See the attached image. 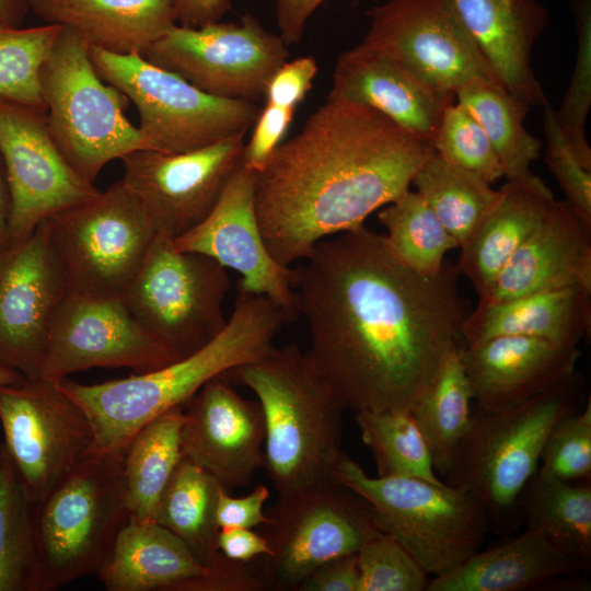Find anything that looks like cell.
<instances>
[{
  "label": "cell",
  "mask_w": 591,
  "mask_h": 591,
  "mask_svg": "<svg viewBox=\"0 0 591 591\" xmlns=\"http://www.w3.org/2000/svg\"><path fill=\"white\" fill-rule=\"evenodd\" d=\"M564 288L591 292V227L565 200H556L542 223L477 294V305Z\"/></svg>",
  "instance_id": "22"
},
{
  "label": "cell",
  "mask_w": 591,
  "mask_h": 591,
  "mask_svg": "<svg viewBox=\"0 0 591 591\" xmlns=\"http://www.w3.org/2000/svg\"><path fill=\"white\" fill-rule=\"evenodd\" d=\"M577 31V54L569 85L555 111L559 128L583 167L591 171L586 126L591 105V0H570Z\"/></svg>",
  "instance_id": "41"
},
{
  "label": "cell",
  "mask_w": 591,
  "mask_h": 591,
  "mask_svg": "<svg viewBox=\"0 0 591 591\" xmlns=\"http://www.w3.org/2000/svg\"><path fill=\"white\" fill-rule=\"evenodd\" d=\"M177 359L132 315L123 298L67 293L53 320L37 376L60 382L92 368L146 373Z\"/></svg>",
  "instance_id": "16"
},
{
  "label": "cell",
  "mask_w": 591,
  "mask_h": 591,
  "mask_svg": "<svg viewBox=\"0 0 591 591\" xmlns=\"http://www.w3.org/2000/svg\"><path fill=\"white\" fill-rule=\"evenodd\" d=\"M231 5V0H176L177 24L199 27L221 21Z\"/></svg>",
  "instance_id": "53"
},
{
  "label": "cell",
  "mask_w": 591,
  "mask_h": 591,
  "mask_svg": "<svg viewBox=\"0 0 591 591\" xmlns=\"http://www.w3.org/2000/svg\"><path fill=\"white\" fill-rule=\"evenodd\" d=\"M67 294L46 219L0 253V364L36 378Z\"/></svg>",
  "instance_id": "20"
},
{
  "label": "cell",
  "mask_w": 591,
  "mask_h": 591,
  "mask_svg": "<svg viewBox=\"0 0 591 591\" xmlns=\"http://www.w3.org/2000/svg\"><path fill=\"white\" fill-rule=\"evenodd\" d=\"M543 107L546 164L565 193V201L588 227H591V171L581 165L565 139L555 111L549 104Z\"/></svg>",
  "instance_id": "45"
},
{
  "label": "cell",
  "mask_w": 591,
  "mask_h": 591,
  "mask_svg": "<svg viewBox=\"0 0 591 591\" xmlns=\"http://www.w3.org/2000/svg\"><path fill=\"white\" fill-rule=\"evenodd\" d=\"M502 86L530 106L548 104L531 65L532 48L548 23L538 0H452Z\"/></svg>",
  "instance_id": "25"
},
{
  "label": "cell",
  "mask_w": 591,
  "mask_h": 591,
  "mask_svg": "<svg viewBox=\"0 0 591 591\" xmlns=\"http://www.w3.org/2000/svg\"><path fill=\"white\" fill-rule=\"evenodd\" d=\"M0 424L9 456L33 503L88 454L93 430L60 382L36 376L0 385Z\"/></svg>",
  "instance_id": "15"
},
{
  "label": "cell",
  "mask_w": 591,
  "mask_h": 591,
  "mask_svg": "<svg viewBox=\"0 0 591 591\" xmlns=\"http://www.w3.org/2000/svg\"><path fill=\"white\" fill-rule=\"evenodd\" d=\"M432 142L381 112L327 97L255 173V209L273 257L290 267L322 240L363 227L409 189Z\"/></svg>",
  "instance_id": "2"
},
{
  "label": "cell",
  "mask_w": 591,
  "mask_h": 591,
  "mask_svg": "<svg viewBox=\"0 0 591 591\" xmlns=\"http://www.w3.org/2000/svg\"><path fill=\"white\" fill-rule=\"evenodd\" d=\"M262 528L271 555L256 558L269 589L297 590L324 563L357 553L382 532L368 505L334 478L278 497Z\"/></svg>",
  "instance_id": "12"
},
{
  "label": "cell",
  "mask_w": 591,
  "mask_h": 591,
  "mask_svg": "<svg viewBox=\"0 0 591 591\" xmlns=\"http://www.w3.org/2000/svg\"><path fill=\"white\" fill-rule=\"evenodd\" d=\"M520 512L582 570L591 565V480L570 482L536 472L525 486Z\"/></svg>",
  "instance_id": "31"
},
{
  "label": "cell",
  "mask_w": 591,
  "mask_h": 591,
  "mask_svg": "<svg viewBox=\"0 0 591 591\" xmlns=\"http://www.w3.org/2000/svg\"><path fill=\"white\" fill-rule=\"evenodd\" d=\"M432 146L434 153L445 162L473 172L490 184L505 176L484 129L456 101L444 108Z\"/></svg>",
  "instance_id": "42"
},
{
  "label": "cell",
  "mask_w": 591,
  "mask_h": 591,
  "mask_svg": "<svg viewBox=\"0 0 591 591\" xmlns=\"http://www.w3.org/2000/svg\"><path fill=\"white\" fill-rule=\"evenodd\" d=\"M227 269L209 256L177 250L158 233L123 296L132 315L178 359L202 348L225 327Z\"/></svg>",
  "instance_id": "11"
},
{
  "label": "cell",
  "mask_w": 591,
  "mask_h": 591,
  "mask_svg": "<svg viewBox=\"0 0 591 591\" xmlns=\"http://www.w3.org/2000/svg\"><path fill=\"white\" fill-rule=\"evenodd\" d=\"M412 184L459 247L500 196V190L483 177L445 162L434 152L419 167Z\"/></svg>",
  "instance_id": "36"
},
{
  "label": "cell",
  "mask_w": 591,
  "mask_h": 591,
  "mask_svg": "<svg viewBox=\"0 0 591 591\" xmlns=\"http://www.w3.org/2000/svg\"><path fill=\"white\" fill-rule=\"evenodd\" d=\"M270 490L263 484L256 485L251 493L242 497H232L225 487H221L216 506L218 529L258 528L267 524L269 518L264 509Z\"/></svg>",
  "instance_id": "49"
},
{
  "label": "cell",
  "mask_w": 591,
  "mask_h": 591,
  "mask_svg": "<svg viewBox=\"0 0 591 591\" xmlns=\"http://www.w3.org/2000/svg\"><path fill=\"white\" fill-rule=\"evenodd\" d=\"M358 591H424L428 573L393 537L381 533L358 552Z\"/></svg>",
  "instance_id": "43"
},
{
  "label": "cell",
  "mask_w": 591,
  "mask_h": 591,
  "mask_svg": "<svg viewBox=\"0 0 591 591\" xmlns=\"http://www.w3.org/2000/svg\"><path fill=\"white\" fill-rule=\"evenodd\" d=\"M317 63L312 56L285 61L271 76L265 90V103L297 108L313 86Z\"/></svg>",
  "instance_id": "48"
},
{
  "label": "cell",
  "mask_w": 591,
  "mask_h": 591,
  "mask_svg": "<svg viewBox=\"0 0 591 591\" xmlns=\"http://www.w3.org/2000/svg\"><path fill=\"white\" fill-rule=\"evenodd\" d=\"M173 245L211 257L240 274L237 290L260 294L294 321L299 315L294 290L297 268L279 264L262 234L255 209V172L241 163L230 176L209 215Z\"/></svg>",
  "instance_id": "19"
},
{
  "label": "cell",
  "mask_w": 591,
  "mask_h": 591,
  "mask_svg": "<svg viewBox=\"0 0 591 591\" xmlns=\"http://www.w3.org/2000/svg\"><path fill=\"white\" fill-rule=\"evenodd\" d=\"M217 543L223 555L237 561L251 563L273 553L266 537L247 528L220 529Z\"/></svg>",
  "instance_id": "51"
},
{
  "label": "cell",
  "mask_w": 591,
  "mask_h": 591,
  "mask_svg": "<svg viewBox=\"0 0 591 591\" xmlns=\"http://www.w3.org/2000/svg\"><path fill=\"white\" fill-rule=\"evenodd\" d=\"M184 405L155 417L129 442L123 459L125 500L130 517L154 521L160 497L183 456Z\"/></svg>",
  "instance_id": "32"
},
{
  "label": "cell",
  "mask_w": 591,
  "mask_h": 591,
  "mask_svg": "<svg viewBox=\"0 0 591 591\" xmlns=\"http://www.w3.org/2000/svg\"><path fill=\"white\" fill-rule=\"evenodd\" d=\"M582 570L541 532L526 525L507 542L477 551L455 569L429 579L427 591H519Z\"/></svg>",
  "instance_id": "29"
},
{
  "label": "cell",
  "mask_w": 591,
  "mask_h": 591,
  "mask_svg": "<svg viewBox=\"0 0 591 591\" xmlns=\"http://www.w3.org/2000/svg\"><path fill=\"white\" fill-rule=\"evenodd\" d=\"M50 134L71 167L94 184L103 167L136 150H151L125 116L129 100L96 72L90 45L61 27L39 71Z\"/></svg>",
  "instance_id": "8"
},
{
  "label": "cell",
  "mask_w": 591,
  "mask_h": 591,
  "mask_svg": "<svg viewBox=\"0 0 591 591\" xmlns=\"http://www.w3.org/2000/svg\"><path fill=\"white\" fill-rule=\"evenodd\" d=\"M367 16L361 43L397 60L437 90L455 96L475 82L502 86L452 0H386L367 11Z\"/></svg>",
  "instance_id": "14"
},
{
  "label": "cell",
  "mask_w": 591,
  "mask_h": 591,
  "mask_svg": "<svg viewBox=\"0 0 591 591\" xmlns=\"http://www.w3.org/2000/svg\"><path fill=\"white\" fill-rule=\"evenodd\" d=\"M297 108L265 103L253 124L252 137L244 144L242 164L257 173L283 141Z\"/></svg>",
  "instance_id": "46"
},
{
  "label": "cell",
  "mask_w": 591,
  "mask_h": 591,
  "mask_svg": "<svg viewBox=\"0 0 591 591\" xmlns=\"http://www.w3.org/2000/svg\"><path fill=\"white\" fill-rule=\"evenodd\" d=\"M537 472L555 478L591 480V397L561 418L548 434Z\"/></svg>",
  "instance_id": "44"
},
{
  "label": "cell",
  "mask_w": 591,
  "mask_h": 591,
  "mask_svg": "<svg viewBox=\"0 0 591 591\" xmlns=\"http://www.w3.org/2000/svg\"><path fill=\"white\" fill-rule=\"evenodd\" d=\"M326 0H274L279 36L287 46L299 44L309 19Z\"/></svg>",
  "instance_id": "52"
},
{
  "label": "cell",
  "mask_w": 591,
  "mask_h": 591,
  "mask_svg": "<svg viewBox=\"0 0 591 591\" xmlns=\"http://www.w3.org/2000/svg\"><path fill=\"white\" fill-rule=\"evenodd\" d=\"M123 459L88 454L34 503L37 591L95 573L130 514Z\"/></svg>",
  "instance_id": "7"
},
{
  "label": "cell",
  "mask_w": 591,
  "mask_h": 591,
  "mask_svg": "<svg viewBox=\"0 0 591 591\" xmlns=\"http://www.w3.org/2000/svg\"><path fill=\"white\" fill-rule=\"evenodd\" d=\"M0 153L10 190L9 244L100 190L68 163L40 108L0 99Z\"/></svg>",
  "instance_id": "17"
},
{
  "label": "cell",
  "mask_w": 591,
  "mask_h": 591,
  "mask_svg": "<svg viewBox=\"0 0 591 591\" xmlns=\"http://www.w3.org/2000/svg\"><path fill=\"white\" fill-rule=\"evenodd\" d=\"M290 321L268 298L237 290L223 331L189 356L102 383L83 384L65 378L60 387L81 407L93 430L88 454L124 457L144 425L185 405L211 379L263 358Z\"/></svg>",
  "instance_id": "3"
},
{
  "label": "cell",
  "mask_w": 591,
  "mask_h": 591,
  "mask_svg": "<svg viewBox=\"0 0 591 591\" xmlns=\"http://www.w3.org/2000/svg\"><path fill=\"white\" fill-rule=\"evenodd\" d=\"M205 571L178 536L155 521L129 517L96 576L107 591H175Z\"/></svg>",
  "instance_id": "30"
},
{
  "label": "cell",
  "mask_w": 591,
  "mask_h": 591,
  "mask_svg": "<svg viewBox=\"0 0 591 591\" xmlns=\"http://www.w3.org/2000/svg\"><path fill=\"white\" fill-rule=\"evenodd\" d=\"M265 436L259 402L241 396L223 374L187 402L181 447L225 488L247 487L265 466Z\"/></svg>",
  "instance_id": "21"
},
{
  "label": "cell",
  "mask_w": 591,
  "mask_h": 591,
  "mask_svg": "<svg viewBox=\"0 0 591 591\" xmlns=\"http://www.w3.org/2000/svg\"><path fill=\"white\" fill-rule=\"evenodd\" d=\"M579 347L517 335L460 349L476 406L499 409L530 399L577 371Z\"/></svg>",
  "instance_id": "23"
},
{
  "label": "cell",
  "mask_w": 591,
  "mask_h": 591,
  "mask_svg": "<svg viewBox=\"0 0 591 591\" xmlns=\"http://www.w3.org/2000/svg\"><path fill=\"white\" fill-rule=\"evenodd\" d=\"M28 5L44 23L119 55H143L177 24L176 0H28Z\"/></svg>",
  "instance_id": "27"
},
{
  "label": "cell",
  "mask_w": 591,
  "mask_h": 591,
  "mask_svg": "<svg viewBox=\"0 0 591 591\" xmlns=\"http://www.w3.org/2000/svg\"><path fill=\"white\" fill-rule=\"evenodd\" d=\"M60 31L58 24L23 28L0 21V99L46 112L39 71Z\"/></svg>",
  "instance_id": "40"
},
{
  "label": "cell",
  "mask_w": 591,
  "mask_h": 591,
  "mask_svg": "<svg viewBox=\"0 0 591 591\" xmlns=\"http://www.w3.org/2000/svg\"><path fill=\"white\" fill-rule=\"evenodd\" d=\"M28 12V0H0V21L5 24L21 26Z\"/></svg>",
  "instance_id": "55"
},
{
  "label": "cell",
  "mask_w": 591,
  "mask_h": 591,
  "mask_svg": "<svg viewBox=\"0 0 591 591\" xmlns=\"http://www.w3.org/2000/svg\"><path fill=\"white\" fill-rule=\"evenodd\" d=\"M473 393L460 349L445 361L432 386L409 412L431 453L436 473L445 476L472 417Z\"/></svg>",
  "instance_id": "35"
},
{
  "label": "cell",
  "mask_w": 591,
  "mask_h": 591,
  "mask_svg": "<svg viewBox=\"0 0 591 591\" xmlns=\"http://www.w3.org/2000/svg\"><path fill=\"white\" fill-rule=\"evenodd\" d=\"M355 419L372 453L378 476L443 482L437 476L428 444L409 412H360Z\"/></svg>",
  "instance_id": "39"
},
{
  "label": "cell",
  "mask_w": 591,
  "mask_h": 591,
  "mask_svg": "<svg viewBox=\"0 0 591 591\" xmlns=\"http://www.w3.org/2000/svg\"><path fill=\"white\" fill-rule=\"evenodd\" d=\"M200 577L186 581L175 591H262L269 589L260 573L248 563L228 558L221 552Z\"/></svg>",
  "instance_id": "47"
},
{
  "label": "cell",
  "mask_w": 591,
  "mask_h": 591,
  "mask_svg": "<svg viewBox=\"0 0 591 591\" xmlns=\"http://www.w3.org/2000/svg\"><path fill=\"white\" fill-rule=\"evenodd\" d=\"M25 379L19 371L0 364V385L16 384Z\"/></svg>",
  "instance_id": "56"
},
{
  "label": "cell",
  "mask_w": 591,
  "mask_h": 591,
  "mask_svg": "<svg viewBox=\"0 0 591 591\" xmlns=\"http://www.w3.org/2000/svg\"><path fill=\"white\" fill-rule=\"evenodd\" d=\"M591 329V292L564 288L494 304L476 305L462 326L465 346L503 335L578 347Z\"/></svg>",
  "instance_id": "28"
},
{
  "label": "cell",
  "mask_w": 591,
  "mask_h": 591,
  "mask_svg": "<svg viewBox=\"0 0 591 591\" xmlns=\"http://www.w3.org/2000/svg\"><path fill=\"white\" fill-rule=\"evenodd\" d=\"M221 487L183 454L157 508L154 521L178 536L204 565L220 553L216 506Z\"/></svg>",
  "instance_id": "33"
},
{
  "label": "cell",
  "mask_w": 591,
  "mask_h": 591,
  "mask_svg": "<svg viewBox=\"0 0 591 591\" xmlns=\"http://www.w3.org/2000/svg\"><path fill=\"white\" fill-rule=\"evenodd\" d=\"M212 96L256 102L288 60V46L252 14L199 27L173 25L142 55Z\"/></svg>",
  "instance_id": "13"
},
{
  "label": "cell",
  "mask_w": 591,
  "mask_h": 591,
  "mask_svg": "<svg viewBox=\"0 0 591 591\" xmlns=\"http://www.w3.org/2000/svg\"><path fill=\"white\" fill-rule=\"evenodd\" d=\"M10 190L0 153V253L9 245Z\"/></svg>",
  "instance_id": "54"
},
{
  "label": "cell",
  "mask_w": 591,
  "mask_h": 591,
  "mask_svg": "<svg viewBox=\"0 0 591 591\" xmlns=\"http://www.w3.org/2000/svg\"><path fill=\"white\" fill-rule=\"evenodd\" d=\"M456 264L434 275L398 263L364 225L320 241L297 268L305 351L351 412H410L452 352L465 346L471 312Z\"/></svg>",
  "instance_id": "1"
},
{
  "label": "cell",
  "mask_w": 591,
  "mask_h": 591,
  "mask_svg": "<svg viewBox=\"0 0 591 591\" xmlns=\"http://www.w3.org/2000/svg\"><path fill=\"white\" fill-rule=\"evenodd\" d=\"M67 293L123 298L158 234L120 179L46 219Z\"/></svg>",
  "instance_id": "9"
},
{
  "label": "cell",
  "mask_w": 591,
  "mask_h": 591,
  "mask_svg": "<svg viewBox=\"0 0 591 591\" xmlns=\"http://www.w3.org/2000/svg\"><path fill=\"white\" fill-rule=\"evenodd\" d=\"M496 204L460 245L456 267L478 294L553 209L557 199L533 173L508 179Z\"/></svg>",
  "instance_id": "26"
},
{
  "label": "cell",
  "mask_w": 591,
  "mask_h": 591,
  "mask_svg": "<svg viewBox=\"0 0 591 591\" xmlns=\"http://www.w3.org/2000/svg\"><path fill=\"white\" fill-rule=\"evenodd\" d=\"M583 387L577 370L522 403L499 409L475 406L444 483L467 490L490 525L506 528L520 513L522 493L538 470L552 429L584 406Z\"/></svg>",
  "instance_id": "5"
},
{
  "label": "cell",
  "mask_w": 591,
  "mask_h": 591,
  "mask_svg": "<svg viewBox=\"0 0 591 591\" xmlns=\"http://www.w3.org/2000/svg\"><path fill=\"white\" fill-rule=\"evenodd\" d=\"M332 82L327 97L372 107L431 142L444 108L455 101L454 95L362 43L338 56Z\"/></svg>",
  "instance_id": "24"
},
{
  "label": "cell",
  "mask_w": 591,
  "mask_h": 591,
  "mask_svg": "<svg viewBox=\"0 0 591 591\" xmlns=\"http://www.w3.org/2000/svg\"><path fill=\"white\" fill-rule=\"evenodd\" d=\"M333 478L370 508L379 530L398 542L433 577L480 549L489 518L467 490L416 477H372L344 453Z\"/></svg>",
  "instance_id": "6"
},
{
  "label": "cell",
  "mask_w": 591,
  "mask_h": 591,
  "mask_svg": "<svg viewBox=\"0 0 591 591\" xmlns=\"http://www.w3.org/2000/svg\"><path fill=\"white\" fill-rule=\"evenodd\" d=\"M99 76L118 89L138 113L151 150L183 153L206 147L255 123V102L212 96L140 54L119 55L90 46Z\"/></svg>",
  "instance_id": "10"
},
{
  "label": "cell",
  "mask_w": 591,
  "mask_h": 591,
  "mask_svg": "<svg viewBox=\"0 0 591 591\" xmlns=\"http://www.w3.org/2000/svg\"><path fill=\"white\" fill-rule=\"evenodd\" d=\"M455 101L484 129L507 179L532 173L530 165L540 157L541 141L524 126L530 105L489 82L465 85L455 93Z\"/></svg>",
  "instance_id": "34"
},
{
  "label": "cell",
  "mask_w": 591,
  "mask_h": 591,
  "mask_svg": "<svg viewBox=\"0 0 591 591\" xmlns=\"http://www.w3.org/2000/svg\"><path fill=\"white\" fill-rule=\"evenodd\" d=\"M257 396L265 419V466L278 497L333 479L344 455L343 413L297 344L224 374Z\"/></svg>",
  "instance_id": "4"
},
{
  "label": "cell",
  "mask_w": 591,
  "mask_h": 591,
  "mask_svg": "<svg viewBox=\"0 0 591 591\" xmlns=\"http://www.w3.org/2000/svg\"><path fill=\"white\" fill-rule=\"evenodd\" d=\"M357 553L333 558L313 570L297 591H358Z\"/></svg>",
  "instance_id": "50"
},
{
  "label": "cell",
  "mask_w": 591,
  "mask_h": 591,
  "mask_svg": "<svg viewBox=\"0 0 591 591\" xmlns=\"http://www.w3.org/2000/svg\"><path fill=\"white\" fill-rule=\"evenodd\" d=\"M378 219L386 229L383 236L389 252L418 274H437L445 254L459 247L457 241L417 192L408 189L382 207Z\"/></svg>",
  "instance_id": "37"
},
{
  "label": "cell",
  "mask_w": 591,
  "mask_h": 591,
  "mask_svg": "<svg viewBox=\"0 0 591 591\" xmlns=\"http://www.w3.org/2000/svg\"><path fill=\"white\" fill-rule=\"evenodd\" d=\"M246 132L183 153L146 149L120 159L121 181L142 204L158 233L175 239L209 215L242 161Z\"/></svg>",
  "instance_id": "18"
},
{
  "label": "cell",
  "mask_w": 591,
  "mask_h": 591,
  "mask_svg": "<svg viewBox=\"0 0 591 591\" xmlns=\"http://www.w3.org/2000/svg\"><path fill=\"white\" fill-rule=\"evenodd\" d=\"M0 591H37L34 503L0 444Z\"/></svg>",
  "instance_id": "38"
}]
</instances>
